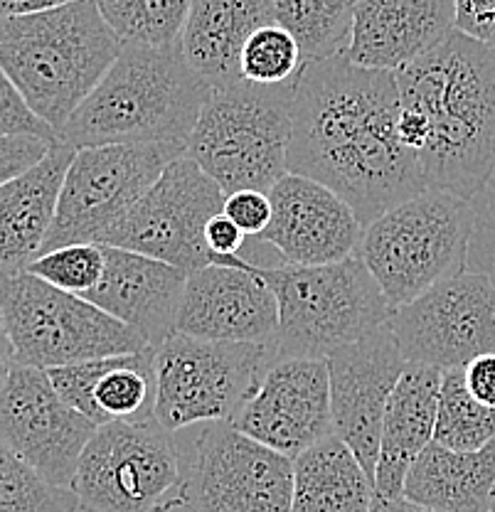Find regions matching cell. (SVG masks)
<instances>
[{
	"instance_id": "23",
	"label": "cell",
	"mask_w": 495,
	"mask_h": 512,
	"mask_svg": "<svg viewBox=\"0 0 495 512\" xmlns=\"http://www.w3.org/2000/svg\"><path fill=\"white\" fill-rule=\"evenodd\" d=\"M441 377L444 372L436 367L409 365L392 392L375 466V493L380 500L404 498L409 468L434 441Z\"/></svg>"
},
{
	"instance_id": "45",
	"label": "cell",
	"mask_w": 495,
	"mask_h": 512,
	"mask_svg": "<svg viewBox=\"0 0 495 512\" xmlns=\"http://www.w3.org/2000/svg\"><path fill=\"white\" fill-rule=\"evenodd\" d=\"M353 3H355V5H358V3H363V0H353Z\"/></svg>"
},
{
	"instance_id": "44",
	"label": "cell",
	"mask_w": 495,
	"mask_h": 512,
	"mask_svg": "<svg viewBox=\"0 0 495 512\" xmlns=\"http://www.w3.org/2000/svg\"><path fill=\"white\" fill-rule=\"evenodd\" d=\"M491 512H495V488H493V503H491Z\"/></svg>"
},
{
	"instance_id": "11",
	"label": "cell",
	"mask_w": 495,
	"mask_h": 512,
	"mask_svg": "<svg viewBox=\"0 0 495 512\" xmlns=\"http://www.w3.org/2000/svg\"><path fill=\"white\" fill-rule=\"evenodd\" d=\"M183 156L185 148L170 143L79 148L40 254L69 244H104L106 234L129 215L163 170Z\"/></svg>"
},
{
	"instance_id": "8",
	"label": "cell",
	"mask_w": 495,
	"mask_h": 512,
	"mask_svg": "<svg viewBox=\"0 0 495 512\" xmlns=\"http://www.w3.org/2000/svg\"><path fill=\"white\" fill-rule=\"evenodd\" d=\"M0 311L15 362L37 370L136 355L151 348L136 330L87 298L45 284L30 271L0 274Z\"/></svg>"
},
{
	"instance_id": "6",
	"label": "cell",
	"mask_w": 495,
	"mask_h": 512,
	"mask_svg": "<svg viewBox=\"0 0 495 512\" xmlns=\"http://www.w3.org/2000/svg\"><path fill=\"white\" fill-rule=\"evenodd\" d=\"M279 303L274 360L318 357L363 340L392 316L385 293L360 256L326 266H259Z\"/></svg>"
},
{
	"instance_id": "26",
	"label": "cell",
	"mask_w": 495,
	"mask_h": 512,
	"mask_svg": "<svg viewBox=\"0 0 495 512\" xmlns=\"http://www.w3.org/2000/svg\"><path fill=\"white\" fill-rule=\"evenodd\" d=\"M375 480L335 434L294 458V512H370Z\"/></svg>"
},
{
	"instance_id": "2",
	"label": "cell",
	"mask_w": 495,
	"mask_h": 512,
	"mask_svg": "<svg viewBox=\"0 0 495 512\" xmlns=\"http://www.w3.org/2000/svg\"><path fill=\"white\" fill-rule=\"evenodd\" d=\"M395 77L399 138L427 188L471 202L495 173V47L456 30Z\"/></svg>"
},
{
	"instance_id": "27",
	"label": "cell",
	"mask_w": 495,
	"mask_h": 512,
	"mask_svg": "<svg viewBox=\"0 0 495 512\" xmlns=\"http://www.w3.org/2000/svg\"><path fill=\"white\" fill-rule=\"evenodd\" d=\"M274 23L296 40L303 62L343 57L355 25L353 0H269Z\"/></svg>"
},
{
	"instance_id": "15",
	"label": "cell",
	"mask_w": 495,
	"mask_h": 512,
	"mask_svg": "<svg viewBox=\"0 0 495 512\" xmlns=\"http://www.w3.org/2000/svg\"><path fill=\"white\" fill-rule=\"evenodd\" d=\"M97 429L57 394L45 370L15 365L0 389V444L52 485L72 490Z\"/></svg>"
},
{
	"instance_id": "18",
	"label": "cell",
	"mask_w": 495,
	"mask_h": 512,
	"mask_svg": "<svg viewBox=\"0 0 495 512\" xmlns=\"http://www.w3.org/2000/svg\"><path fill=\"white\" fill-rule=\"evenodd\" d=\"M175 330L220 343L262 345L274 352L279 303L254 261L217 256L210 266L188 276Z\"/></svg>"
},
{
	"instance_id": "25",
	"label": "cell",
	"mask_w": 495,
	"mask_h": 512,
	"mask_svg": "<svg viewBox=\"0 0 495 512\" xmlns=\"http://www.w3.org/2000/svg\"><path fill=\"white\" fill-rule=\"evenodd\" d=\"M495 441L481 451H451L431 444L412 463L404 498L441 512H491Z\"/></svg>"
},
{
	"instance_id": "28",
	"label": "cell",
	"mask_w": 495,
	"mask_h": 512,
	"mask_svg": "<svg viewBox=\"0 0 495 512\" xmlns=\"http://www.w3.org/2000/svg\"><path fill=\"white\" fill-rule=\"evenodd\" d=\"M124 45H178L193 0H94Z\"/></svg>"
},
{
	"instance_id": "12",
	"label": "cell",
	"mask_w": 495,
	"mask_h": 512,
	"mask_svg": "<svg viewBox=\"0 0 495 512\" xmlns=\"http://www.w3.org/2000/svg\"><path fill=\"white\" fill-rule=\"evenodd\" d=\"M225 190L188 156L173 160L153 188L136 202L104 239L119 247L153 256L185 274L212 264L205 232L212 217L225 210Z\"/></svg>"
},
{
	"instance_id": "35",
	"label": "cell",
	"mask_w": 495,
	"mask_h": 512,
	"mask_svg": "<svg viewBox=\"0 0 495 512\" xmlns=\"http://www.w3.org/2000/svg\"><path fill=\"white\" fill-rule=\"evenodd\" d=\"M225 212L230 220L242 229L247 237H262L266 227L271 224L274 217V207H271L269 192L262 190H239L227 195Z\"/></svg>"
},
{
	"instance_id": "37",
	"label": "cell",
	"mask_w": 495,
	"mask_h": 512,
	"mask_svg": "<svg viewBox=\"0 0 495 512\" xmlns=\"http://www.w3.org/2000/svg\"><path fill=\"white\" fill-rule=\"evenodd\" d=\"M456 30L495 47V0H454Z\"/></svg>"
},
{
	"instance_id": "5",
	"label": "cell",
	"mask_w": 495,
	"mask_h": 512,
	"mask_svg": "<svg viewBox=\"0 0 495 512\" xmlns=\"http://www.w3.org/2000/svg\"><path fill=\"white\" fill-rule=\"evenodd\" d=\"M291 96L284 87H259L244 79L207 94L185 156L200 165L225 195L269 192L289 173Z\"/></svg>"
},
{
	"instance_id": "16",
	"label": "cell",
	"mask_w": 495,
	"mask_h": 512,
	"mask_svg": "<svg viewBox=\"0 0 495 512\" xmlns=\"http://www.w3.org/2000/svg\"><path fill=\"white\" fill-rule=\"evenodd\" d=\"M230 424L281 456H301L333 434L328 360H271L259 387Z\"/></svg>"
},
{
	"instance_id": "42",
	"label": "cell",
	"mask_w": 495,
	"mask_h": 512,
	"mask_svg": "<svg viewBox=\"0 0 495 512\" xmlns=\"http://www.w3.org/2000/svg\"><path fill=\"white\" fill-rule=\"evenodd\" d=\"M370 512H441V510L424 508V505L412 503V500H407V498H397V500H380V498H377Z\"/></svg>"
},
{
	"instance_id": "40",
	"label": "cell",
	"mask_w": 495,
	"mask_h": 512,
	"mask_svg": "<svg viewBox=\"0 0 495 512\" xmlns=\"http://www.w3.org/2000/svg\"><path fill=\"white\" fill-rule=\"evenodd\" d=\"M77 0H0V18H23V15L45 13Z\"/></svg>"
},
{
	"instance_id": "21",
	"label": "cell",
	"mask_w": 495,
	"mask_h": 512,
	"mask_svg": "<svg viewBox=\"0 0 495 512\" xmlns=\"http://www.w3.org/2000/svg\"><path fill=\"white\" fill-rule=\"evenodd\" d=\"M456 32L454 0H363L345 60L365 69L399 72Z\"/></svg>"
},
{
	"instance_id": "33",
	"label": "cell",
	"mask_w": 495,
	"mask_h": 512,
	"mask_svg": "<svg viewBox=\"0 0 495 512\" xmlns=\"http://www.w3.org/2000/svg\"><path fill=\"white\" fill-rule=\"evenodd\" d=\"M106 256L101 244H69L55 252L40 254L25 271L60 291L87 296L104 276Z\"/></svg>"
},
{
	"instance_id": "20",
	"label": "cell",
	"mask_w": 495,
	"mask_h": 512,
	"mask_svg": "<svg viewBox=\"0 0 495 512\" xmlns=\"http://www.w3.org/2000/svg\"><path fill=\"white\" fill-rule=\"evenodd\" d=\"M104 256V276L84 298L136 330L151 348H158L178 333L175 325L188 274L129 249L104 247Z\"/></svg>"
},
{
	"instance_id": "7",
	"label": "cell",
	"mask_w": 495,
	"mask_h": 512,
	"mask_svg": "<svg viewBox=\"0 0 495 512\" xmlns=\"http://www.w3.org/2000/svg\"><path fill=\"white\" fill-rule=\"evenodd\" d=\"M473 227L471 202L429 188L367 224L358 256L395 313L466 271Z\"/></svg>"
},
{
	"instance_id": "17",
	"label": "cell",
	"mask_w": 495,
	"mask_h": 512,
	"mask_svg": "<svg viewBox=\"0 0 495 512\" xmlns=\"http://www.w3.org/2000/svg\"><path fill=\"white\" fill-rule=\"evenodd\" d=\"M326 360L333 434L353 448L358 461L375 480L382 421L409 362L404 360L395 333L387 323L367 333L358 343L335 350Z\"/></svg>"
},
{
	"instance_id": "36",
	"label": "cell",
	"mask_w": 495,
	"mask_h": 512,
	"mask_svg": "<svg viewBox=\"0 0 495 512\" xmlns=\"http://www.w3.org/2000/svg\"><path fill=\"white\" fill-rule=\"evenodd\" d=\"M52 146L55 143L33 136L0 138V188L8 185L10 180L20 178L23 173H28L30 168H35L52 151Z\"/></svg>"
},
{
	"instance_id": "30",
	"label": "cell",
	"mask_w": 495,
	"mask_h": 512,
	"mask_svg": "<svg viewBox=\"0 0 495 512\" xmlns=\"http://www.w3.org/2000/svg\"><path fill=\"white\" fill-rule=\"evenodd\" d=\"M153 399H156L153 348L136 355L111 357L109 367L94 389V404L104 424L153 416Z\"/></svg>"
},
{
	"instance_id": "10",
	"label": "cell",
	"mask_w": 495,
	"mask_h": 512,
	"mask_svg": "<svg viewBox=\"0 0 495 512\" xmlns=\"http://www.w3.org/2000/svg\"><path fill=\"white\" fill-rule=\"evenodd\" d=\"M271 360L274 352L262 345L173 333L153 348V419L173 434L195 424H230Z\"/></svg>"
},
{
	"instance_id": "32",
	"label": "cell",
	"mask_w": 495,
	"mask_h": 512,
	"mask_svg": "<svg viewBox=\"0 0 495 512\" xmlns=\"http://www.w3.org/2000/svg\"><path fill=\"white\" fill-rule=\"evenodd\" d=\"M296 40L281 25L269 23L247 40L239 60V77L259 87H284L296 82L303 69Z\"/></svg>"
},
{
	"instance_id": "31",
	"label": "cell",
	"mask_w": 495,
	"mask_h": 512,
	"mask_svg": "<svg viewBox=\"0 0 495 512\" xmlns=\"http://www.w3.org/2000/svg\"><path fill=\"white\" fill-rule=\"evenodd\" d=\"M0 512H79V500L0 444Z\"/></svg>"
},
{
	"instance_id": "13",
	"label": "cell",
	"mask_w": 495,
	"mask_h": 512,
	"mask_svg": "<svg viewBox=\"0 0 495 512\" xmlns=\"http://www.w3.org/2000/svg\"><path fill=\"white\" fill-rule=\"evenodd\" d=\"M387 325L409 365L466 367L495 352V281L483 271H463L397 308Z\"/></svg>"
},
{
	"instance_id": "4",
	"label": "cell",
	"mask_w": 495,
	"mask_h": 512,
	"mask_svg": "<svg viewBox=\"0 0 495 512\" xmlns=\"http://www.w3.org/2000/svg\"><path fill=\"white\" fill-rule=\"evenodd\" d=\"M121 50L124 42L94 0L0 18V69L55 133L99 87Z\"/></svg>"
},
{
	"instance_id": "41",
	"label": "cell",
	"mask_w": 495,
	"mask_h": 512,
	"mask_svg": "<svg viewBox=\"0 0 495 512\" xmlns=\"http://www.w3.org/2000/svg\"><path fill=\"white\" fill-rule=\"evenodd\" d=\"M15 365H18V362H15V350H13V343H10L8 330H5L3 311H0V389H3V384L8 382L10 372H13Z\"/></svg>"
},
{
	"instance_id": "14",
	"label": "cell",
	"mask_w": 495,
	"mask_h": 512,
	"mask_svg": "<svg viewBox=\"0 0 495 512\" xmlns=\"http://www.w3.org/2000/svg\"><path fill=\"white\" fill-rule=\"evenodd\" d=\"M185 500L200 512H294V458L232 424H202L188 463Z\"/></svg>"
},
{
	"instance_id": "19",
	"label": "cell",
	"mask_w": 495,
	"mask_h": 512,
	"mask_svg": "<svg viewBox=\"0 0 495 512\" xmlns=\"http://www.w3.org/2000/svg\"><path fill=\"white\" fill-rule=\"evenodd\" d=\"M269 197L274 217L259 242L271 244L286 264L326 266L358 256L365 224L338 192L286 173Z\"/></svg>"
},
{
	"instance_id": "1",
	"label": "cell",
	"mask_w": 495,
	"mask_h": 512,
	"mask_svg": "<svg viewBox=\"0 0 495 512\" xmlns=\"http://www.w3.org/2000/svg\"><path fill=\"white\" fill-rule=\"evenodd\" d=\"M289 173L338 192L365 227L429 190L399 138L395 72L345 57L303 64L291 96Z\"/></svg>"
},
{
	"instance_id": "9",
	"label": "cell",
	"mask_w": 495,
	"mask_h": 512,
	"mask_svg": "<svg viewBox=\"0 0 495 512\" xmlns=\"http://www.w3.org/2000/svg\"><path fill=\"white\" fill-rule=\"evenodd\" d=\"M188 463L153 416L99 426L79 458V512H161L185 500Z\"/></svg>"
},
{
	"instance_id": "3",
	"label": "cell",
	"mask_w": 495,
	"mask_h": 512,
	"mask_svg": "<svg viewBox=\"0 0 495 512\" xmlns=\"http://www.w3.org/2000/svg\"><path fill=\"white\" fill-rule=\"evenodd\" d=\"M210 89L185 64L178 45H124L114 67L57 138L74 151L131 143L185 148Z\"/></svg>"
},
{
	"instance_id": "29",
	"label": "cell",
	"mask_w": 495,
	"mask_h": 512,
	"mask_svg": "<svg viewBox=\"0 0 495 512\" xmlns=\"http://www.w3.org/2000/svg\"><path fill=\"white\" fill-rule=\"evenodd\" d=\"M434 441L451 451H481L495 441V409L473 399L463 367L446 370L441 377Z\"/></svg>"
},
{
	"instance_id": "38",
	"label": "cell",
	"mask_w": 495,
	"mask_h": 512,
	"mask_svg": "<svg viewBox=\"0 0 495 512\" xmlns=\"http://www.w3.org/2000/svg\"><path fill=\"white\" fill-rule=\"evenodd\" d=\"M463 377H466V387L473 399L481 402L483 407L495 409V352L468 362L463 367Z\"/></svg>"
},
{
	"instance_id": "43",
	"label": "cell",
	"mask_w": 495,
	"mask_h": 512,
	"mask_svg": "<svg viewBox=\"0 0 495 512\" xmlns=\"http://www.w3.org/2000/svg\"><path fill=\"white\" fill-rule=\"evenodd\" d=\"M161 512H200V510L195 508V505L190 503V500H178V503L168 505V508H163Z\"/></svg>"
},
{
	"instance_id": "22",
	"label": "cell",
	"mask_w": 495,
	"mask_h": 512,
	"mask_svg": "<svg viewBox=\"0 0 495 512\" xmlns=\"http://www.w3.org/2000/svg\"><path fill=\"white\" fill-rule=\"evenodd\" d=\"M74 153L55 143L35 168L0 188V274L25 271L40 256Z\"/></svg>"
},
{
	"instance_id": "24",
	"label": "cell",
	"mask_w": 495,
	"mask_h": 512,
	"mask_svg": "<svg viewBox=\"0 0 495 512\" xmlns=\"http://www.w3.org/2000/svg\"><path fill=\"white\" fill-rule=\"evenodd\" d=\"M269 23V0H193L178 37L180 57L210 87L239 82L244 45Z\"/></svg>"
},
{
	"instance_id": "39",
	"label": "cell",
	"mask_w": 495,
	"mask_h": 512,
	"mask_svg": "<svg viewBox=\"0 0 495 512\" xmlns=\"http://www.w3.org/2000/svg\"><path fill=\"white\" fill-rule=\"evenodd\" d=\"M244 239H247V234H244L225 212L212 217L210 224H207L205 242L212 259H217V256H239L244 247Z\"/></svg>"
},
{
	"instance_id": "34",
	"label": "cell",
	"mask_w": 495,
	"mask_h": 512,
	"mask_svg": "<svg viewBox=\"0 0 495 512\" xmlns=\"http://www.w3.org/2000/svg\"><path fill=\"white\" fill-rule=\"evenodd\" d=\"M8 136H33L50 143L60 141L57 133L30 109L8 74L0 69V138Z\"/></svg>"
}]
</instances>
